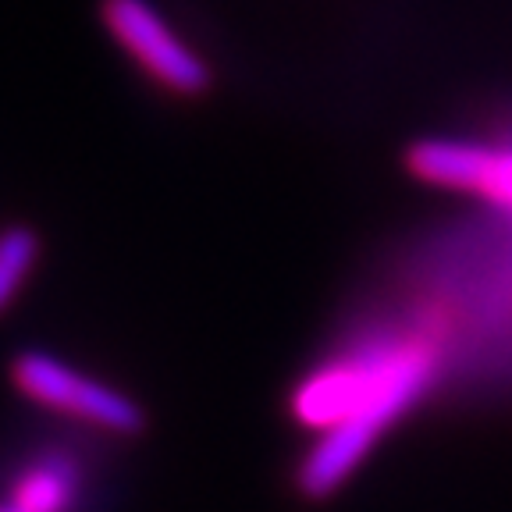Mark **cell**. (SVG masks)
Listing matches in <instances>:
<instances>
[{"mask_svg": "<svg viewBox=\"0 0 512 512\" xmlns=\"http://www.w3.org/2000/svg\"><path fill=\"white\" fill-rule=\"evenodd\" d=\"M448 352L452 313L441 303L420 306L402 320L367 328L292 388L288 413L317 434L296 473L310 502L335 495L377 441L438 388Z\"/></svg>", "mask_w": 512, "mask_h": 512, "instance_id": "1", "label": "cell"}, {"mask_svg": "<svg viewBox=\"0 0 512 512\" xmlns=\"http://www.w3.org/2000/svg\"><path fill=\"white\" fill-rule=\"evenodd\" d=\"M11 381L36 406L96 427V431H107L114 438H139L146 431V413L132 402V395L82 374L54 352H18L11 360Z\"/></svg>", "mask_w": 512, "mask_h": 512, "instance_id": "2", "label": "cell"}, {"mask_svg": "<svg viewBox=\"0 0 512 512\" xmlns=\"http://www.w3.org/2000/svg\"><path fill=\"white\" fill-rule=\"evenodd\" d=\"M100 18L111 40L136 61V68L153 86L182 100L203 96L210 89L207 61L164 22L150 0H104Z\"/></svg>", "mask_w": 512, "mask_h": 512, "instance_id": "3", "label": "cell"}, {"mask_svg": "<svg viewBox=\"0 0 512 512\" xmlns=\"http://www.w3.org/2000/svg\"><path fill=\"white\" fill-rule=\"evenodd\" d=\"M406 168L416 182L484 200L512 221V125L498 139H420Z\"/></svg>", "mask_w": 512, "mask_h": 512, "instance_id": "4", "label": "cell"}, {"mask_svg": "<svg viewBox=\"0 0 512 512\" xmlns=\"http://www.w3.org/2000/svg\"><path fill=\"white\" fill-rule=\"evenodd\" d=\"M86 463L68 448H36L11 470L0 512H82Z\"/></svg>", "mask_w": 512, "mask_h": 512, "instance_id": "5", "label": "cell"}, {"mask_svg": "<svg viewBox=\"0 0 512 512\" xmlns=\"http://www.w3.org/2000/svg\"><path fill=\"white\" fill-rule=\"evenodd\" d=\"M40 264V239L29 224H11L0 242V299L4 306H15L22 288L29 285L32 271Z\"/></svg>", "mask_w": 512, "mask_h": 512, "instance_id": "6", "label": "cell"}]
</instances>
